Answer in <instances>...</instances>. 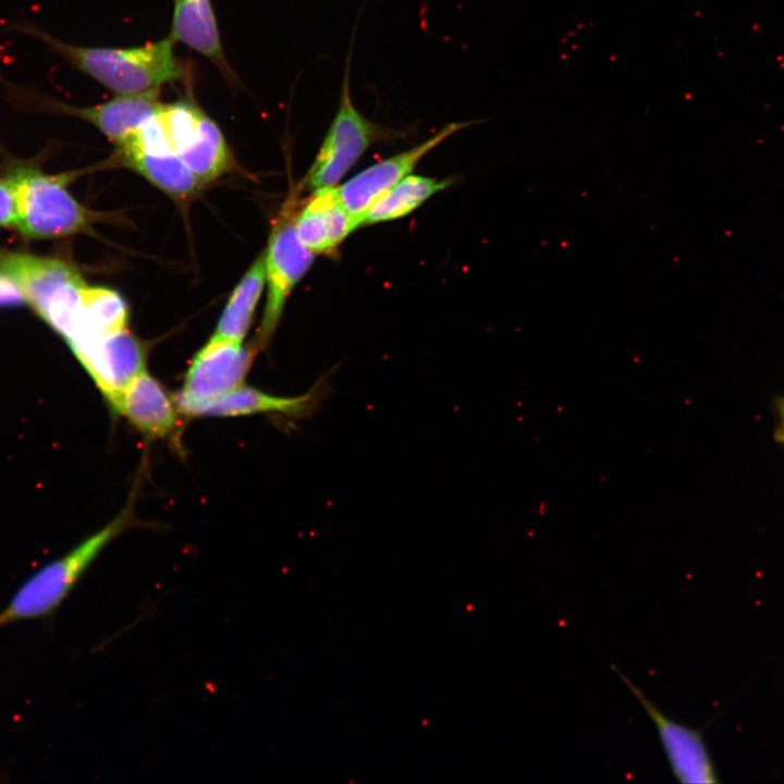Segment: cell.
Here are the masks:
<instances>
[{"instance_id": "obj_4", "label": "cell", "mask_w": 784, "mask_h": 784, "mask_svg": "<svg viewBox=\"0 0 784 784\" xmlns=\"http://www.w3.org/2000/svg\"><path fill=\"white\" fill-rule=\"evenodd\" d=\"M17 203L16 230L32 238H57L86 233L97 215L68 191V175H50L33 167L8 172Z\"/></svg>"}, {"instance_id": "obj_22", "label": "cell", "mask_w": 784, "mask_h": 784, "mask_svg": "<svg viewBox=\"0 0 784 784\" xmlns=\"http://www.w3.org/2000/svg\"><path fill=\"white\" fill-rule=\"evenodd\" d=\"M25 304H27V299L19 284L0 271V307H15Z\"/></svg>"}, {"instance_id": "obj_6", "label": "cell", "mask_w": 784, "mask_h": 784, "mask_svg": "<svg viewBox=\"0 0 784 784\" xmlns=\"http://www.w3.org/2000/svg\"><path fill=\"white\" fill-rule=\"evenodd\" d=\"M350 68L351 51L345 62L336 113L305 177V185L313 191L336 186L370 146L400 138L404 133L380 125L356 109L351 97Z\"/></svg>"}, {"instance_id": "obj_16", "label": "cell", "mask_w": 784, "mask_h": 784, "mask_svg": "<svg viewBox=\"0 0 784 784\" xmlns=\"http://www.w3.org/2000/svg\"><path fill=\"white\" fill-rule=\"evenodd\" d=\"M316 387L299 396H275L255 388L241 385L206 402L176 403L186 417H237L262 413L302 416L311 409Z\"/></svg>"}, {"instance_id": "obj_13", "label": "cell", "mask_w": 784, "mask_h": 784, "mask_svg": "<svg viewBox=\"0 0 784 784\" xmlns=\"http://www.w3.org/2000/svg\"><path fill=\"white\" fill-rule=\"evenodd\" d=\"M474 121L451 122L425 142L375 163L338 187L339 196L358 228L368 208L387 191L413 172L418 162L443 140Z\"/></svg>"}, {"instance_id": "obj_8", "label": "cell", "mask_w": 784, "mask_h": 784, "mask_svg": "<svg viewBox=\"0 0 784 784\" xmlns=\"http://www.w3.org/2000/svg\"><path fill=\"white\" fill-rule=\"evenodd\" d=\"M295 199L285 203L271 231L266 253L267 299L254 346L261 350L281 319L285 302L314 261V254L299 241L295 226Z\"/></svg>"}, {"instance_id": "obj_11", "label": "cell", "mask_w": 784, "mask_h": 784, "mask_svg": "<svg viewBox=\"0 0 784 784\" xmlns=\"http://www.w3.org/2000/svg\"><path fill=\"white\" fill-rule=\"evenodd\" d=\"M256 352L243 342L211 338L194 356L175 402H206L243 385Z\"/></svg>"}, {"instance_id": "obj_9", "label": "cell", "mask_w": 784, "mask_h": 784, "mask_svg": "<svg viewBox=\"0 0 784 784\" xmlns=\"http://www.w3.org/2000/svg\"><path fill=\"white\" fill-rule=\"evenodd\" d=\"M117 148L123 164L176 199L191 197L204 185L170 147L157 112Z\"/></svg>"}, {"instance_id": "obj_19", "label": "cell", "mask_w": 784, "mask_h": 784, "mask_svg": "<svg viewBox=\"0 0 784 784\" xmlns=\"http://www.w3.org/2000/svg\"><path fill=\"white\" fill-rule=\"evenodd\" d=\"M451 183L450 179L439 180L411 173L368 208L360 226L404 218Z\"/></svg>"}, {"instance_id": "obj_5", "label": "cell", "mask_w": 784, "mask_h": 784, "mask_svg": "<svg viewBox=\"0 0 784 784\" xmlns=\"http://www.w3.org/2000/svg\"><path fill=\"white\" fill-rule=\"evenodd\" d=\"M7 101L16 110L68 115L94 125L115 146L126 139L161 107L160 89L142 94L117 95L94 106L64 102L34 86L0 78Z\"/></svg>"}, {"instance_id": "obj_2", "label": "cell", "mask_w": 784, "mask_h": 784, "mask_svg": "<svg viewBox=\"0 0 784 784\" xmlns=\"http://www.w3.org/2000/svg\"><path fill=\"white\" fill-rule=\"evenodd\" d=\"M0 271L19 284L27 304L65 341L78 333L87 284L75 267L53 257L0 248Z\"/></svg>"}, {"instance_id": "obj_21", "label": "cell", "mask_w": 784, "mask_h": 784, "mask_svg": "<svg viewBox=\"0 0 784 784\" xmlns=\"http://www.w3.org/2000/svg\"><path fill=\"white\" fill-rule=\"evenodd\" d=\"M17 203L12 176L7 173L0 179V226L16 228Z\"/></svg>"}, {"instance_id": "obj_14", "label": "cell", "mask_w": 784, "mask_h": 784, "mask_svg": "<svg viewBox=\"0 0 784 784\" xmlns=\"http://www.w3.org/2000/svg\"><path fill=\"white\" fill-rule=\"evenodd\" d=\"M112 408L144 436L180 444L182 413L174 396L146 369L127 384Z\"/></svg>"}, {"instance_id": "obj_15", "label": "cell", "mask_w": 784, "mask_h": 784, "mask_svg": "<svg viewBox=\"0 0 784 784\" xmlns=\"http://www.w3.org/2000/svg\"><path fill=\"white\" fill-rule=\"evenodd\" d=\"M313 192L304 206L296 210L295 231L303 245L314 255L332 253L358 224L343 205L336 186Z\"/></svg>"}, {"instance_id": "obj_12", "label": "cell", "mask_w": 784, "mask_h": 784, "mask_svg": "<svg viewBox=\"0 0 784 784\" xmlns=\"http://www.w3.org/2000/svg\"><path fill=\"white\" fill-rule=\"evenodd\" d=\"M611 667L654 724L675 779L686 784L716 783L718 774L702 731L688 727L666 716L620 669L614 665Z\"/></svg>"}, {"instance_id": "obj_18", "label": "cell", "mask_w": 784, "mask_h": 784, "mask_svg": "<svg viewBox=\"0 0 784 784\" xmlns=\"http://www.w3.org/2000/svg\"><path fill=\"white\" fill-rule=\"evenodd\" d=\"M266 285V253L260 254L231 294L211 338L243 342Z\"/></svg>"}, {"instance_id": "obj_1", "label": "cell", "mask_w": 784, "mask_h": 784, "mask_svg": "<svg viewBox=\"0 0 784 784\" xmlns=\"http://www.w3.org/2000/svg\"><path fill=\"white\" fill-rule=\"evenodd\" d=\"M33 37L75 70L117 95L142 94L183 81L187 70L170 37L139 47H85L63 41L39 26L22 21L8 27Z\"/></svg>"}, {"instance_id": "obj_23", "label": "cell", "mask_w": 784, "mask_h": 784, "mask_svg": "<svg viewBox=\"0 0 784 784\" xmlns=\"http://www.w3.org/2000/svg\"><path fill=\"white\" fill-rule=\"evenodd\" d=\"M772 409L776 419L773 437L777 444L784 445V396L772 401Z\"/></svg>"}, {"instance_id": "obj_10", "label": "cell", "mask_w": 784, "mask_h": 784, "mask_svg": "<svg viewBox=\"0 0 784 784\" xmlns=\"http://www.w3.org/2000/svg\"><path fill=\"white\" fill-rule=\"evenodd\" d=\"M111 407L145 367V351L126 328L68 342Z\"/></svg>"}, {"instance_id": "obj_3", "label": "cell", "mask_w": 784, "mask_h": 784, "mask_svg": "<svg viewBox=\"0 0 784 784\" xmlns=\"http://www.w3.org/2000/svg\"><path fill=\"white\" fill-rule=\"evenodd\" d=\"M131 518L128 512H123L69 553L35 573L0 612V627L53 612L102 550L130 526Z\"/></svg>"}, {"instance_id": "obj_20", "label": "cell", "mask_w": 784, "mask_h": 784, "mask_svg": "<svg viewBox=\"0 0 784 784\" xmlns=\"http://www.w3.org/2000/svg\"><path fill=\"white\" fill-rule=\"evenodd\" d=\"M82 301L81 329L72 340L83 335L105 333L126 328L128 317L127 307L117 292L106 287L87 285L84 289Z\"/></svg>"}, {"instance_id": "obj_7", "label": "cell", "mask_w": 784, "mask_h": 784, "mask_svg": "<svg viewBox=\"0 0 784 784\" xmlns=\"http://www.w3.org/2000/svg\"><path fill=\"white\" fill-rule=\"evenodd\" d=\"M158 117L170 147L203 184L229 170L232 156L221 130L191 97L162 103Z\"/></svg>"}, {"instance_id": "obj_17", "label": "cell", "mask_w": 784, "mask_h": 784, "mask_svg": "<svg viewBox=\"0 0 784 784\" xmlns=\"http://www.w3.org/2000/svg\"><path fill=\"white\" fill-rule=\"evenodd\" d=\"M169 37L197 51L235 84L236 75L229 65L210 0H173V16Z\"/></svg>"}]
</instances>
